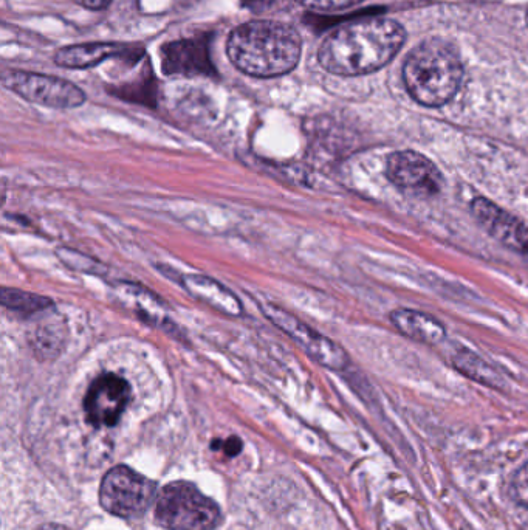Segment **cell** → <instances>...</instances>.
Here are the masks:
<instances>
[{"instance_id":"18","label":"cell","mask_w":528,"mask_h":530,"mask_svg":"<svg viewBox=\"0 0 528 530\" xmlns=\"http://www.w3.org/2000/svg\"><path fill=\"white\" fill-rule=\"evenodd\" d=\"M64 327L62 324L45 323L36 327L35 334L31 335L30 345L42 360H52L58 357L64 346Z\"/></svg>"},{"instance_id":"10","label":"cell","mask_w":528,"mask_h":530,"mask_svg":"<svg viewBox=\"0 0 528 530\" xmlns=\"http://www.w3.org/2000/svg\"><path fill=\"white\" fill-rule=\"evenodd\" d=\"M471 213L491 238L501 242L508 250L528 261V222L522 221L521 217L515 214L502 210L485 197H477L473 200Z\"/></svg>"},{"instance_id":"6","label":"cell","mask_w":528,"mask_h":530,"mask_svg":"<svg viewBox=\"0 0 528 530\" xmlns=\"http://www.w3.org/2000/svg\"><path fill=\"white\" fill-rule=\"evenodd\" d=\"M2 84L5 89L11 90L30 103L59 111L83 106L87 100L83 89L58 76L8 70L2 75Z\"/></svg>"},{"instance_id":"25","label":"cell","mask_w":528,"mask_h":530,"mask_svg":"<svg viewBox=\"0 0 528 530\" xmlns=\"http://www.w3.org/2000/svg\"><path fill=\"white\" fill-rule=\"evenodd\" d=\"M36 530H69L67 527L59 526V524H44Z\"/></svg>"},{"instance_id":"5","label":"cell","mask_w":528,"mask_h":530,"mask_svg":"<svg viewBox=\"0 0 528 530\" xmlns=\"http://www.w3.org/2000/svg\"><path fill=\"white\" fill-rule=\"evenodd\" d=\"M155 496V482L124 465L114 467L101 482V506L115 517L126 520L141 517Z\"/></svg>"},{"instance_id":"13","label":"cell","mask_w":528,"mask_h":530,"mask_svg":"<svg viewBox=\"0 0 528 530\" xmlns=\"http://www.w3.org/2000/svg\"><path fill=\"white\" fill-rule=\"evenodd\" d=\"M180 284L188 290L189 295L206 306L213 307L220 314L230 317H240L244 314V307L239 298L217 279L205 275H183L180 276Z\"/></svg>"},{"instance_id":"4","label":"cell","mask_w":528,"mask_h":530,"mask_svg":"<svg viewBox=\"0 0 528 530\" xmlns=\"http://www.w3.org/2000/svg\"><path fill=\"white\" fill-rule=\"evenodd\" d=\"M155 518L168 530H214L222 521V513L194 484L177 481L157 496Z\"/></svg>"},{"instance_id":"8","label":"cell","mask_w":528,"mask_h":530,"mask_svg":"<svg viewBox=\"0 0 528 530\" xmlns=\"http://www.w3.org/2000/svg\"><path fill=\"white\" fill-rule=\"evenodd\" d=\"M389 180L411 196L436 197L443 190V176L428 157L415 151L394 152L386 168Z\"/></svg>"},{"instance_id":"16","label":"cell","mask_w":528,"mask_h":530,"mask_svg":"<svg viewBox=\"0 0 528 530\" xmlns=\"http://www.w3.org/2000/svg\"><path fill=\"white\" fill-rule=\"evenodd\" d=\"M451 360H453L454 368L462 372L463 376H467L468 379L474 380L480 385L490 386V388H504V379H502L501 374L496 369L491 368L479 355L473 354L468 349L454 352Z\"/></svg>"},{"instance_id":"3","label":"cell","mask_w":528,"mask_h":530,"mask_svg":"<svg viewBox=\"0 0 528 530\" xmlns=\"http://www.w3.org/2000/svg\"><path fill=\"white\" fill-rule=\"evenodd\" d=\"M463 78L462 59L450 42L426 39L417 45L403 66V81L412 100L425 107L450 103Z\"/></svg>"},{"instance_id":"23","label":"cell","mask_w":528,"mask_h":530,"mask_svg":"<svg viewBox=\"0 0 528 530\" xmlns=\"http://www.w3.org/2000/svg\"><path fill=\"white\" fill-rule=\"evenodd\" d=\"M73 2L90 11H103L112 4V0H73Z\"/></svg>"},{"instance_id":"22","label":"cell","mask_w":528,"mask_h":530,"mask_svg":"<svg viewBox=\"0 0 528 530\" xmlns=\"http://www.w3.org/2000/svg\"><path fill=\"white\" fill-rule=\"evenodd\" d=\"M278 2L279 0H240V4L253 13H265V11L275 7Z\"/></svg>"},{"instance_id":"24","label":"cell","mask_w":528,"mask_h":530,"mask_svg":"<svg viewBox=\"0 0 528 530\" xmlns=\"http://www.w3.org/2000/svg\"><path fill=\"white\" fill-rule=\"evenodd\" d=\"M240 448H242V442L239 441V438H230L227 442H223V450L227 451L230 456L237 455Z\"/></svg>"},{"instance_id":"2","label":"cell","mask_w":528,"mask_h":530,"mask_svg":"<svg viewBox=\"0 0 528 530\" xmlns=\"http://www.w3.org/2000/svg\"><path fill=\"white\" fill-rule=\"evenodd\" d=\"M301 53V35L287 22H245L231 31L227 41L233 66L253 78L287 75L298 66Z\"/></svg>"},{"instance_id":"15","label":"cell","mask_w":528,"mask_h":530,"mask_svg":"<svg viewBox=\"0 0 528 530\" xmlns=\"http://www.w3.org/2000/svg\"><path fill=\"white\" fill-rule=\"evenodd\" d=\"M115 290L121 300L126 301L127 306H131L137 312L141 320L174 332V323H171L166 315L165 304L162 300H158L151 290L131 283H120Z\"/></svg>"},{"instance_id":"12","label":"cell","mask_w":528,"mask_h":530,"mask_svg":"<svg viewBox=\"0 0 528 530\" xmlns=\"http://www.w3.org/2000/svg\"><path fill=\"white\" fill-rule=\"evenodd\" d=\"M143 55V49L135 45L118 44V42H87L59 49L55 55L56 66L64 69H92L107 58H129Z\"/></svg>"},{"instance_id":"26","label":"cell","mask_w":528,"mask_h":530,"mask_svg":"<svg viewBox=\"0 0 528 530\" xmlns=\"http://www.w3.org/2000/svg\"><path fill=\"white\" fill-rule=\"evenodd\" d=\"M525 21H527V27H528V8H527V13H525Z\"/></svg>"},{"instance_id":"7","label":"cell","mask_w":528,"mask_h":530,"mask_svg":"<svg viewBox=\"0 0 528 530\" xmlns=\"http://www.w3.org/2000/svg\"><path fill=\"white\" fill-rule=\"evenodd\" d=\"M261 310L270 323L292 338L296 345L319 365L332 371H343L349 365V355L338 343L326 335L319 334L287 310L273 303L261 304Z\"/></svg>"},{"instance_id":"14","label":"cell","mask_w":528,"mask_h":530,"mask_svg":"<svg viewBox=\"0 0 528 530\" xmlns=\"http://www.w3.org/2000/svg\"><path fill=\"white\" fill-rule=\"evenodd\" d=\"M389 318L403 335L425 345H440L446 338L445 326L419 310L397 309L391 312Z\"/></svg>"},{"instance_id":"9","label":"cell","mask_w":528,"mask_h":530,"mask_svg":"<svg viewBox=\"0 0 528 530\" xmlns=\"http://www.w3.org/2000/svg\"><path fill=\"white\" fill-rule=\"evenodd\" d=\"M132 388L123 377L106 372L96 377L84 397V411L93 427H115L131 402Z\"/></svg>"},{"instance_id":"21","label":"cell","mask_w":528,"mask_h":530,"mask_svg":"<svg viewBox=\"0 0 528 530\" xmlns=\"http://www.w3.org/2000/svg\"><path fill=\"white\" fill-rule=\"evenodd\" d=\"M510 492L515 503L522 507H528V462H525L513 476Z\"/></svg>"},{"instance_id":"17","label":"cell","mask_w":528,"mask_h":530,"mask_svg":"<svg viewBox=\"0 0 528 530\" xmlns=\"http://www.w3.org/2000/svg\"><path fill=\"white\" fill-rule=\"evenodd\" d=\"M0 301H2V306L5 309L11 310L14 314L22 315V317H35V315L47 312L55 306L47 296L24 292V290L8 289V287L0 290Z\"/></svg>"},{"instance_id":"19","label":"cell","mask_w":528,"mask_h":530,"mask_svg":"<svg viewBox=\"0 0 528 530\" xmlns=\"http://www.w3.org/2000/svg\"><path fill=\"white\" fill-rule=\"evenodd\" d=\"M58 258L61 259L70 269L78 272L89 273V275H101V264L93 261L89 256L81 255L79 252H73L69 248H59Z\"/></svg>"},{"instance_id":"20","label":"cell","mask_w":528,"mask_h":530,"mask_svg":"<svg viewBox=\"0 0 528 530\" xmlns=\"http://www.w3.org/2000/svg\"><path fill=\"white\" fill-rule=\"evenodd\" d=\"M301 7L307 10L319 11V13H332V11L346 10L355 7L364 0H296Z\"/></svg>"},{"instance_id":"11","label":"cell","mask_w":528,"mask_h":530,"mask_svg":"<svg viewBox=\"0 0 528 530\" xmlns=\"http://www.w3.org/2000/svg\"><path fill=\"white\" fill-rule=\"evenodd\" d=\"M162 69L168 76H211L216 73L206 39L169 42L160 50Z\"/></svg>"},{"instance_id":"1","label":"cell","mask_w":528,"mask_h":530,"mask_svg":"<svg viewBox=\"0 0 528 530\" xmlns=\"http://www.w3.org/2000/svg\"><path fill=\"white\" fill-rule=\"evenodd\" d=\"M406 41V30L397 21L363 18L330 31L318 50V61L338 76H360L388 66Z\"/></svg>"}]
</instances>
